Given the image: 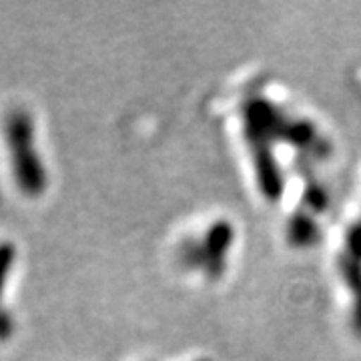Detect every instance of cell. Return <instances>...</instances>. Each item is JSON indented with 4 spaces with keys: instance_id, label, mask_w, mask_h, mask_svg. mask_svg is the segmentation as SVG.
<instances>
[{
    "instance_id": "2",
    "label": "cell",
    "mask_w": 361,
    "mask_h": 361,
    "mask_svg": "<svg viewBox=\"0 0 361 361\" xmlns=\"http://www.w3.org/2000/svg\"><path fill=\"white\" fill-rule=\"evenodd\" d=\"M14 263V247L13 245H0V295H2V289L4 283L8 279V273Z\"/></svg>"
},
{
    "instance_id": "1",
    "label": "cell",
    "mask_w": 361,
    "mask_h": 361,
    "mask_svg": "<svg viewBox=\"0 0 361 361\" xmlns=\"http://www.w3.org/2000/svg\"><path fill=\"white\" fill-rule=\"evenodd\" d=\"M4 139L11 151L16 185L26 197H40L47 189V169L35 147V127L26 111H13L4 118Z\"/></svg>"
}]
</instances>
